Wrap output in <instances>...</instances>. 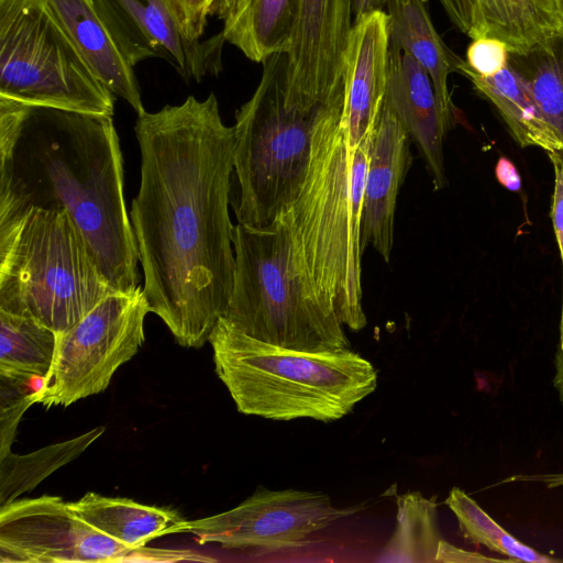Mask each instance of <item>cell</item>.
<instances>
[{"mask_svg":"<svg viewBox=\"0 0 563 563\" xmlns=\"http://www.w3.org/2000/svg\"><path fill=\"white\" fill-rule=\"evenodd\" d=\"M141 181L130 220L143 292L183 347H201L225 312L234 277L229 214L234 128L216 95L143 112Z\"/></svg>","mask_w":563,"mask_h":563,"instance_id":"1","label":"cell"},{"mask_svg":"<svg viewBox=\"0 0 563 563\" xmlns=\"http://www.w3.org/2000/svg\"><path fill=\"white\" fill-rule=\"evenodd\" d=\"M66 210L117 292L139 287L113 117L0 98V224Z\"/></svg>","mask_w":563,"mask_h":563,"instance_id":"2","label":"cell"},{"mask_svg":"<svg viewBox=\"0 0 563 563\" xmlns=\"http://www.w3.org/2000/svg\"><path fill=\"white\" fill-rule=\"evenodd\" d=\"M344 89L313 132L307 174L289 208L301 262L322 299L352 331L366 316L361 283V214L373 133L354 150L343 122Z\"/></svg>","mask_w":563,"mask_h":563,"instance_id":"3","label":"cell"},{"mask_svg":"<svg viewBox=\"0 0 563 563\" xmlns=\"http://www.w3.org/2000/svg\"><path fill=\"white\" fill-rule=\"evenodd\" d=\"M209 342L216 373L244 415L331 422L377 387L373 364L351 350L289 349L254 339L221 318Z\"/></svg>","mask_w":563,"mask_h":563,"instance_id":"4","label":"cell"},{"mask_svg":"<svg viewBox=\"0 0 563 563\" xmlns=\"http://www.w3.org/2000/svg\"><path fill=\"white\" fill-rule=\"evenodd\" d=\"M233 247V287L221 319L289 349L351 350L344 324L322 301L301 262L289 209L266 225H234Z\"/></svg>","mask_w":563,"mask_h":563,"instance_id":"5","label":"cell"},{"mask_svg":"<svg viewBox=\"0 0 563 563\" xmlns=\"http://www.w3.org/2000/svg\"><path fill=\"white\" fill-rule=\"evenodd\" d=\"M112 292L66 210L31 208L0 224V310L60 333Z\"/></svg>","mask_w":563,"mask_h":563,"instance_id":"6","label":"cell"},{"mask_svg":"<svg viewBox=\"0 0 563 563\" xmlns=\"http://www.w3.org/2000/svg\"><path fill=\"white\" fill-rule=\"evenodd\" d=\"M252 97L235 112L238 223L262 227L290 208L303 184L314 129L332 100L308 104L289 97L287 55L263 63ZM344 89V88H343Z\"/></svg>","mask_w":563,"mask_h":563,"instance_id":"7","label":"cell"},{"mask_svg":"<svg viewBox=\"0 0 563 563\" xmlns=\"http://www.w3.org/2000/svg\"><path fill=\"white\" fill-rule=\"evenodd\" d=\"M114 97L46 0H0V98L113 117Z\"/></svg>","mask_w":563,"mask_h":563,"instance_id":"8","label":"cell"},{"mask_svg":"<svg viewBox=\"0 0 563 563\" xmlns=\"http://www.w3.org/2000/svg\"><path fill=\"white\" fill-rule=\"evenodd\" d=\"M148 312L139 286L108 295L71 328L56 333L53 362L33 391L34 405L68 407L106 390L117 369L143 345Z\"/></svg>","mask_w":563,"mask_h":563,"instance_id":"9","label":"cell"},{"mask_svg":"<svg viewBox=\"0 0 563 563\" xmlns=\"http://www.w3.org/2000/svg\"><path fill=\"white\" fill-rule=\"evenodd\" d=\"M205 561L187 550L133 549L79 517L58 496L15 499L0 507L1 563Z\"/></svg>","mask_w":563,"mask_h":563,"instance_id":"10","label":"cell"},{"mask_svg":"<svg viewBox=\"0 0 563 563\" xmlns=\"http://www.w3.org/2000/svg\"><path fill=\"white\" fill-rule=\"evenodd\" d=\"M355 509H340L328 495L296 489H258L236 507L200 519H181L172 533H191L199 543L227 549L280 550L301 545L307 538Z\"/></svg>","mask_w":563,"mask_h":563,"instance_id":"11","label":"cell"},{"mask_svg":"<svg viewBox=\"0 0 563 563\" xmlns=\"http://www.w3.org/2000/svg\"><path fill=\"white\" fill-rule=\"evenodd\" d=\"M132 66L148 58L169 63L185 80L201 81L222 69V34L190 41L168 0H93Z\"/></svg>","mask_w":563,"mask_h":563,"instance_id":"12","label":"cell"},{"mask_svg":"<svg viewBox=\"0 0 563 563\" xmlns=\"http://www.w3.org/2000/svg\"><path fill=\"white\" fill-rule=\"evenodd\" d=\"M354 0H298L295 31L287 55V91L317 104L344 88L345 52Z\"/></svg>","mask_w":563,"mask_h":563,"instance_id":"13","label":"cell"},{"mask_svg":"<svg viewBox=\"0 0 563 563\" xmlns=\"http://www.w3.org/2000/svg\"><path fill=\"white\" fill-rule=\"evenodd\" d=\"M389 47L387 12L376 10L355 19L343 71V122L353 150L374 132L382 113Z\"/></svg>","mask_w":563,"mask_h":563,"instance_id":"14","label":"cell"},{"mask_svg":"<svg viewBox=\"0 0 563 563\" xmlns=\"http://www.w3.org/2000/svg\"><path fill=\"white\" fill-rule=\"evenodd\" d=\"M411 137L384 103L372 136L361 214V251L372 245L389 262L399 187L411 165Z\"/></svg>","mask_w":563,"mask_h":563,"instance_id":"15","label":"cell"},{"mask_svg":"<svg viewBox=\"0 0 563 563\" xmlns=\"http://www.w3.org/2000/svg\"><path fill=\"white\" fill-rule=\"evenodd\" d=\"M386 103L419 147L433 187L446 186L443 139L449 131L429 74L408 53L389 47Z\"/></svg>","mask_w":563,"mask_h":563,"instance_id":"16","label":"cell"},{"mask_svg":"<svg viewBox=\"0 0 563 563\" xmlns=\"http://www.w3.org/2000/svg\"><path fill=\"white\" fill-rule=\"evenodd\" d=\"M82 58L115 96L145 112L134 66L123 55L93 0H46Z\"/></svg>","mask_w":563,"mask_h":563,"instance_id":"17","label":"cell"},{"mask_svg":"<svg viewBox=\"0 0 563 563\" xmlns=\"http://www.w3.org/2000/svg\"><path fill=\"white\" fill-rule=\"evenodd\" d=\"M390 46L410 54L429 74L444 121L450 130L456 110L449 91V76L459 71L463 60L443 42L431 21L427 0H390Z\"/></svg>","mask_w":563,"mask_h":563,"instance_id":"18","label":"cell"},{"mask_svg":"<svg viewBox=\"0 0 563 563\" xmlns=\"http://www.w3.org/2000/svg\"><path fill=\"white\" fill-rule=\"evenodd\" d=\"M297 12L298 0H217L213 10L225 42L256 63L288 52Z\"/></svg>","mask_w":563,"mask_h":563,"instance_id":"19","label":"cell"},{"mask_svg":"<svg viewBox=\"0 0 563 563\" xmlns=\"http://www.w3.org/2000/svg\"><path fill=\"white\" fill-rule=\"evenodd\" d=\"M563 33V16L555 0H477L468 37L503 42L509 54H525Z\"/></svg>","mask_w":563,"mask_h":563,"instance_id":"20","label":"cell"},{"mask_svg":"<svg viewBox=\"0 0 563 563\" xmlns=\"http://www.w3.org/2000/svg\"><path fill=\"white\" fill-rule=\"evenodd\" d=\"M459 73L493 103L521 147H539L547 154L563 155L562 142L544 120L527 84L509 63L498 74L483 77L468 69L464 59Z\"/></svg>","mask_w":563,"mask_h":563,"instance_id":"21","label":"cell"},{"mask_svg":"<svg viewBox=\"0 0 563 563\" xmlns=\"http://www.w3.org/2000/svg\"><path fill=\"white\" fill-rule=\"evenodd\" d=\"M68 504L92 527L133 549L144 548L152 540L169 534L183 519L170 509L92 492Z\"/></svg>","mask_w":563,"mask_h":563,"instance_id":"22","label":"cell"},{"mask_svg":"<svg viewBox=\"0 0 563 563\" xmlns=\"http://www.w3.org/2000/svg\"><path fill=\"white\" fill-rule=\"evenodd\" d=\"M56 349V332L36 320L0 310V377L26 383L44 377Z\"/></svg>","mask_w":563,"mask_h":563,"instance_id":"23","label":"cell"},{"mask_svg":"<svg viewBox=\"0 0 563 563\" xmlns=\"http://www.w3.org/2000/svg\"><path fill=\"white\" fill-rule=\"evenodd\" d=\"M508 63L527 84L541 114L563 144V33Z\"/></svg>","mask_w":563,"mask_h":563,"instance_id":"24","label":"cell"},{"mask_svg":"<svg viewBox=\"0 0 563 563\" xmlns=\"http://www.w3.org/2000/svg\"><path fill=\"white\" fill-rule=\"evenodd\" d=\"M104 432L97 427L74 439L19 455L11 451L0 457V507L35 488L53 472L78 457Z\"/></svg>","mask_w":563,"mask_h":563,"instance_id":"25","label":"cell"},{"mask_svg":"<svg viewBox=\"0 0 563 563\" xmlns=\"http://www.w3.org/2000/svg\"><path fill=\"white\" fill-rule=\"evenodd\" d=\"M437 503L420 493L397 498V523L394 534L377 562H434L440 542Z\"/></svg>","mask_w":563,"mask_h":563,"instance_id":"26","label":"cell"},{"mask_svg":"<svg viewBox=\"0 0 563 563\" xmlns=\"http://www.w3.org/2000/svg\"><path fill=\"white\" fill-rule=\"evenodd\" d=\"M445 504L455 515L464 538L471 542L505 555L510 562L552 563L559 561L517 540L461 488L453 487Z\"/></svg>","mask_w":563,"mask_h":563,"instance_id":"27","label":"cell"},{"mask_svg":"<svg viewBox=\"0 0 563 563\" xmlns=\"http://www.w3.org/2000/svg\"><path fill=\"white\" fill-rule=\"evenodd\" d=\"M0 457L11 450L19 421L24 411L34 405L33 391L26 383L0 377Z\"/></svg>","mask_w":563,"mask_h":563,"instance_id":"28","label":"cell"},{"mask_svg":"<svg viewBox=\"0 0 563 563\" xmlns=\"http://www.w3.org/2000/svg\"><path fill=\"white\" fill-rule=\"evenodd\" d=\"M508 60L507 46L496 38H474L466 49L467 68L483 77L498 74L508 65Z\"/></svg>","mask_w":563,"mask_h":563,"instance_id":"29","label":"cell"},{"mask_svg":"<svg viewBox=\"0 0 563 563\" xmlns=\"http://www.w3.org/2000/svg\"><path fill=\"white\" fill-rule=\"evenodd\" d=\"M185 36L201 40L217 0H168Z\"/></svg>","mask_w":563,"mask_h":563,"instance_id":"30","label":"cell"},{"mask_svg":"<svg viewBox=\"0 0 563 563\" xmlns=\"http://www.w3.org/2000/svg\"><path fill=\"white\" fill-rule=\"evenodd\" d=\"M548 156L554 172L550 217L562 264V303L560 321H563V155L560 153H549Z\"/></svg>","mask_w":563,"mask_h":563,"instance_id":"31","label":"cell"},{"mask_svg":"<svg viewBox=\"0 0 563 563\" xmlns=\"http://www.w3.org/2000/svg\"><path fill=\"white\" fill-rule=\"evenodd\" d=\"M454 26L467 36L476 14L477 0H439Z\"/></svg>","mask_w":563,"mask_h":563,"instance_id":"32","label":"cell"},{"mask_svg":"<svg viewBox=\"0 0 563 563\" xmlns=\"http://www.w3.org/2000/svg\"><path fill=\"white\" fill-rule=\"evenodd\" d=\"M500 562L499 559H492L479 553L459 549L448 541L441 539L437 550L434 562L460 563V562Z\"/></svg>","mask_w":563,"mask_h":563,"instance_id":"33","label":"cell"},{"mask_svg":"<svg viewBox=\"0 0 563 563\" xmlns=\"http://www.w3.org/2000/svg\"><path fill=\"white\" fill-rule=\"evenodd\" d=\"M497 181L510 191H520L521 176L515 164L507 157L500 156L495 166Z\"/></svg>","mask_w":563,"mask_h":563,"instance_id":"34","label":"cell"},{"mask_svg":"<svg viewBox=\"0 0 563 563\" xmlns=\"http://www.w3.org/2000/svg\"><path fill=\"white\" fill-rule=\"evenodd\" d=\"M516 482H537L544 484L547 488H556L563 486V473L516 474L501 481L503 484Z\"/></svg>","mask_w":563,"mask_h":563,"instance_id":"35","label":"cell"},{"mask_svg":"<svg viewBox=\"0 0 563 563\" xmlns=\"http://www.w3.org/2000/svg\"><path fill=\"white\" fill-rule=\"evenodd\" d=\"M553 386L558 391L559 399L563 405V321L559 324V343L554 356Z\"/></svg>","mask_w":563,"mask_h":563,"instance_id":"36","label":"cell"},{"mask_svg":"<svg viewBox=\"0 0 563 563\" xmlns=\"http://www.w3.org/2000/svg\"><path fill=\"white\" fill-rule=\"evenodd\" d=\"M390 0H354L353 13L355 19L376 10L387 8Z\"/></svg>","mask_w":563,"mask_h":563,"instance_id":"37","label":"cell"},{"mask_svg":"<svg viewBox=\"0 0 563 563\" xmlns=\"http://www.w3.org/2000/svg\"><path fill=\"white\" fill-rule=\"evenodd\" d=\"M559 7L560 13L563 16V0H555Z\"/></svg>","mask_w":563,"mask_h":563,"instance_id":"38","label":"cell"}]
</instances>
